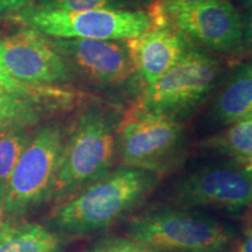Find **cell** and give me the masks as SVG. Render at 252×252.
Wrapping results in <instances>:
<instances>
[{"instance_id": "cell-11", "label": "cell", "mask_w": 252, "mask_h": 252, "mask_svg": "<svg viewBox=\"0 0 252 252\" xmlns=\"http://www.w3.org/2000/svg\"><path fill=\"white\" fill-rule=\"evenodd\" d=\"M55 46L84 75L98 83H124L135 71L127 45L121 40L65 39Z\"/></svg>"}, {"instance_id": "cell-5", "label": "cell", "mask_w": 252, "mask_h": 252, "mask_svg": "<svg viewBox=\"0 0 252 252\" xmlns=\"http://www.w3.org/2000/svg\"><path fill=\"white\" fill-rule=\"evenodd\" d=\"M184 126L174 118L133 108L117 127V150L123 166L160 175L178 163Z\"/></svg>"}, {"instance_id": "cell-25", "label": "cell", "mask_w": 252, "mask_h": 252, "mask_svg": "<svg viewBox=\"0 0 252 252\" xmlns=\"http://www.w3.org/2000/svg\"><path fill=\"white\" fill-rule=\"evenodd\" d=\"M249 39H250V42L252 45V12H251L250 21H249Z\"/></svg>"}, {"instance_id": "cell-26", "label": "cell", "mask_w": 252, "mask_h": 252, "mask_svg": "<svg viewBox=\"0 0 252 252\" xmlns=\"http://www.w3.org/2000/svg\"><path fill=\"white\" fill-rule=\"evenodd\" d=\"M206 252H230V251L225 250L224 248H220V249H214V250H209V251H206Z\"/></svg>"}, {"instance_id": "cell-20", "label": "cell", "mask_w": 252, "mask_h": 252, "mask_svg": "<svg viewBox=\"0 0 252 252\" xmlns=\"http://www.w3.org/2000/svg\"><path fill=\"white\" fill-rule=\"evenodd\" d=\"M115 0H45L42 6L68 12H84L113 8Z\"/></svg>"}, {"instance_id": "cell-12", "label": "cell", "mask_w": 252, "mask_h": 252, "mask_svg": "<svg viewBox=\"0 0 252 252\" xmlns=\"http://www.w3.org/2000/svg\"><path fill=\"white\" fill-rule=\"evenodd\" d=\"M135 71L151 86L180 61L188 52L184 34L169 27H158L125 40Z\"/></svg>"}, {"instance_id": "cell-7", "label": "cell", "mask_w": 252, "mask_h": 252, "mask_svg": "<svg viewBox=\"0 0 252 252\" xmlns=\"http://www.w3.org/2000/svg\"><path fill=\"white\" fill-rule=\"evenodd\" d=\"M219 75V62L198 50H188L174 67L146 87L140 108L176 119L206 98Z\"/></svg>"}, {"instance_id": "cell-3", "label": "cell", "mask_w": 252, "mask_h": 252, "mask_svg": "<svg viewBox=\"0 0 252 252\" xmlns=\"http://www.w3.org/2000/svg\"><path fill=\"white\" fill-rule=\"evenodd\" d=\"M127 237L157 251L206 252L225 248L232 231L203 214L175 208L150 209L132 217Z\"/></svg>"}, {"instance_id": "cell-13", "label": "cell", "mask_w": 252, "mask_h": 252, "mask_svg": "<svg viewBox=\"0 0 252 252\" xmlns=\"http://www.w3.org/2000/svg\"><path fill=\"white\" fill-rule=\"evenodd\" d=\"M71 99L68 91L45 84L21 90L0 84V134L25 130L37 123L46 110L67 105Z\"/></svg>"}, {"instance_id": "cell-8", "label": "cell", "mask_w": 252, "mask_h": 252, "mask_svg": "<svg viewBox=\"0 0 252 252\" xmlns=\"http://www.w3.org/2000/svg\"><path fill=\"white\" fill-rule=\"evenodd\" d=\"M172 200L185 207L238 212L252 206V172L236 162L207 166L179 181Z\"/></svg>"}, {"instance_id": "cell-27", "label": "cell", "mask_w": 252, "mask_h": 252, "mask_svg": "<svg viewBox=\"0 0 252 252\" xmlns=\"http://www.w3.org/2000/svg\"><path fill=\"white\" fill-rule=\"evenodd\" d=\"M2 224H4V222H2V212L0 210V230H1Z\"/></svg>"}, {"instance_id": "cell-22", "label": "cell", "mask_w": 252, "mask_h": 252, "mask_svg": "<svg viewBox=\"0 0 252 252\" xmlns=\"http://www.w3.org/2000/svg\"><path fill=\"white\" fill-rule=\"evenodd\" d=\"M0 84L7 88H11V89H19V90L26 89V88L32 86V84L23 83V82L14 80V78L12 77L7 71H6L4 64H2L1 58H0Z\"/></svg>"}, {"instance_id": "cell-2", "label": "cell", "mask_w": 252, "mask_h": 252, "mask_svg": "<svg viewBox=\"0 0 252 252\" xmlns=\"http://www.w3.org/2000/svg\"><path fill=\"white\" fill-rule=\"evenodd\" d=\"M117 130L112 118L98 109L81 115L63 141L52 195L76 193L112 171Z\"/></svg>"}, {"instance_id": "cell-24", "label": "cell", "mask_w": 252, "mask_h": 252, "mask_svg": "<svg viewBox=\"0 0 252 252\" xmlns=\"http://www.w3.org/2000/svg\"><path fill=\"white\" fill-rule=\"evenodd\" d=\"M239 163H242V165H243L249 172H252V158H250V159H247V160H243V161H239Z\"/></svg>"}, {"instance_id": "cell-28", "label": "cell", "mask_w": 252, "mask_h": 252, "mask_svg": "<svg viewBox=\"0 0 252 252\" xmlns=\"http://www.w3.org/2000/svg\"><path fill=\"white\" fill-rule=\"evenodd\" d=\"M244 1L247 2L248 5H251V6H252V0H244Z\"/></svg>"}, {"instance_id": "cell-14", "label": "cell", "mask_w": 252, "mask_h": 252, "mask_svg": "<svg viewBox=\"0 0 252 252\" xmlns=\"http://www.w3.org/2000/svg\"><path fill=\"white\" fill-rule=\"evenodd\" d=\"M213 113L217 122L232 125L252 117V65H244L217 97Z\"/></svg>"}, {"instance_id": "cell-1", "label": "cell", "mask_w": 252, "mask_h": 252, "mask_svg": "<svg viewBox=\"0 0 252 252\" xmlns=\"http://www.w3.org/2000/svg\"><path fill=\"white\" fill-rule=\"evenodd\" d=\"M158 178L152 172L122 165L63 203L53 216V225L72 236L109 228L152 191Z\"/></svg>"}, {"instance_id": "cell-6", "label": "cell", "mask_w": 252, "mask_h": 252, "mask_svg": "<svg viewBox=\"0 0 252 252\" xmlns=\"http://www.w3.org/2000/svg\"><path fill=\"white\" fill-rule=\"evenodd\" d=\"M63 141L59 124L45 126L28 141L9 179L2 214H23L53 194Z\"/></svg>"}, {"instance_id": "cell-4", "label": "cell", "mask_w": 252, "mask_h": 252, "mask_svg": "<svg viewBox=\"0 0 252 252\" xmlns=\"http://www.w3.org/2000/svg\"><path fill=\"white\" fill-rule=\"evenodd\" d=\"M14 19L32 30L60 39L126 40L154 28L149 13L116 8L68 12L36 6L21 9Z\"/></svg>"}, {"instance_id": "cell-21", "label": "cell", "mask_w": 252, "mask_h": 252, "mask_svg": "<svg viewBox=\"0 0 252 252\" xmlns=\"http://www.w3.org/2000/svg\"><path fill=\"white\" fill-rule=\"evenodd\" d=\"M33 0H0V15L18 13L28 7Z\"/></svg>"}, {"instance_id": "cell-18", "label": "cell", "mask_w": 252, "mask_h": 252, "mask_svg": "<svg viewBox=\"0 0 252 252\" xmlns=\"http://www.w3.org/2000/svg\"><path fill=\"white\" fill-rule=\"evenodd\" d=\"M209 0H158L152 5L150 15L153 20L154 28L168 27L167 20L179 12L185 11L193 6L202 4Z\"/></svg>"}, {"instance_id": "cell-19", "label": "cell", "mask_w": 252, "mask_h": 252, "mask_svg": "<svg viewBox=\"0 0 252 252\" xmlns=\"http://www.w3.org/2000/svg\"><path fill=\"white\" fill-rule=\"evenodd\" d=\"M86 252H159L131 238L111 237L103 239Z\"/></svg>"}, {"instance_id": "cell-16", "label": "cell", "mask_w": 252, "mask_h": 252, "mask_svg": "<svg viewBox=\"0 0 252 252\" xmlns=\"http://www.w3.org/2000/svg\"><path fill=\"white\" fill-rule=\"evenodd\" d=\"M204 149L217 151L238 159V161L252 158V117L232 124L228 130L207 139Z\"/></svg>"}, {"instance_id": "cell-17", "label": "cell", "mask_w": 252, "mask_h": 252, "mask_svg": "<svg viewBox=\"0 0 252 252\" xmlns=\"http://www.w3.org/2000/svg\"><path fill=\"white\" fill-rule=\"evenodd\" d=\"M27 144L28 138L24 130L0 134V210L4 203L9 179Z\"/></svg>"}, {"instance_id": "cell-15", "label": "cell", "mask_w": 252, "mask_h": 252, "mask_svg": "<svg viewBox=\"0 0 252 252\" xmlns=\"http://www.w3.org/2000/svg\"><path fill=\"white\" fill-rule=\"evenodd\" d=\"M58 235L35 223H4L0 252H61Z\"/></svg>"}, {"instance_id": "cell-23", "label": "cell", "mask_w": 252, "mask_h": 252, "mask_svg": "<svg viewBox=\"0 0 252 252\" xmlns=\"http://www.w3.org/2000/svg\"><path fill=\"white\" fill-rule=\"evenodd\" d=\"M237 252H252V228L249 229L243 241L238 244Z\"/></svg>"}, {"instance_id": "cell-10", "label": "cell", "mask_w": 252, "mask_h": 252, "mask_svg": "<svg viewBox=\"0 0 252 252\" xmlns=\"http://www.w3.org/2000/svg\"><path fill=\"white\" fill-rule=\"evenodd\" d=\"M171 25L216 52H231L243 39L241 15L228 0H209L179 12L167 20V26Z\"/></svg>"}, {"instance_id": "cell-9", "label": "cell", "mask_w": 252, "mask_h": 252, "mask_svg": "<svg viewBox=\"0 0 252 252\" xmlns=\"http://www.w3.org/2000/svg\"><path fill=\"white\" fill-rule=\"evenodd\" d=\"M0 58L14 80L52 84L69 78L64 60L35 30H23L0 41Z\"/></svg>"}]
</instances>
